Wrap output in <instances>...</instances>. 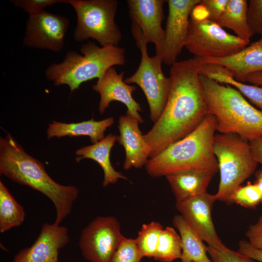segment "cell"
<instances>
[{"label": "cell", "instance_id": "cell-1", "mask_svg": "<svg viewBox=\"0 0 262 262\" xmlns=\"http://www.w3.org/2000/svg\"><path fill=\"white\" fill-rule=\"evenodd\" d=\"M195 58L177 61L170 69V88L164 109L143 137L150 158L193 131L209 114Z\"/></svg>", "mask_w": 262, "mask_h": 262}, {"label": "cell", "instance_id": "cell-2", "mask_svg": "<svg viewBox=\"0 0 262 262\" xmlns=\"http://www.w3.org/2000/svg\"><path fill=\"white\" fill-rule=\"evenodd\" d=\"M0 173L50 199L55 208L54 223L57 224L70 213L78 196L79 191L76 186L63 185L54 181L43 163L26 153L9 133L0 139Z\"/></svg>", "mask_w": 262, "mask_h": 262}, {"label": "cell", "instance_id": "cell-3", "mask_svg": "<svg viewBox=\"0 0 262 262\" xmlns=\"http://www.w3.org/2000/svg\"><path fill=\"white\" fill-rule=\"evenodd\" d=\"M216 131L215 117L209 114L193 131L148 159L145 165L147 174L157 178L194 169L215 174L218 170L213 149Z\"/></svg>", "mask_w": 262, "mask_h": 262}, {"label": "cell", "instance_id": "cell-4", "mask_svg": "<svg viewBox=\"0 0 262 262\" xmlns=\"http://www.w3.org/2000/svg\"><path fill=\"white\" fill-rule=\"evenodd\" d=\"M209 114L219 133L236 134L247 140L262 137V111L253 106L237 89L199 74Z\"/></svg>", "mask_w": 262, "mask_h": 262}, {"label": "cell", "instance_id": "cell-5", "mask_svg": "<svg viewBox=\"0 0 262 262\" xmlns=\"http://www.w3.org/2000/svg\"><path fill=\"white\" fill-rule=\"evenodd\" d=\"M82 55L71 51L64 61L52 64L46 71L47 79L55 85L66 84L70 91L78 89L83 82L99 79L110 67L125 64V50L118 46L99 47L88 42L80 49Z\"/></svg>", "mask_w": 262, "mask_h": 262}, {"label": "cell", "instance_id": "cell-6", "mask_svg": "<svg viewBox=\"0 0 262 262\" xmlns=\"http://www.w3.org/2000/svg\"><path fill=\"white\" fill-rule=\"evenodd\" d=\"M213 149L220 172L216 200L230 203L234 191L255 171L258 163L249 142L236 134H215Z\"/></svg>", "mask_w": 262, "mask_h": 262}, {"label": "cell", "instance_id": "cell-7", "mask_svg": "<svg viewBox=\"0 0 262 262\" xmlns=\"http://www.w3.org/2000/svg\"><path fill=\"white\" fill-rule=\"evenodd\" d=\"M75 9L77 23L74 38L77 42L89 38L101 47L118 46L121 32L115 22L118 1L116 0H66Z\"/></svg>", "mask_w": 262, "mask_h": 262}, {"label": "cell", "instance_id": "cell-8", "mask_svg": "<svg viewBox=\"0 0 262 262\" xmlns=\"http://www.w3.org/2000/svg\"><path fill=\"white\" fill-rule=\"evenodd\" d=\"M131 32L141 54L139 66L131 76L124 80L127 84H137L147 99L150 119L155 123L165 106L170 88V80L164 75L162 61L158 55L150 57L147 43L140 28L132 22Z\"/></svg>", "mask_w": 262, "mask_h": 262}, {"label": "cell", "instance_id": "cell-9", "mask_svg": "<svg viewBox=\"0 0 262 262\" xmlns=\"http://www.w3.org/2000/svg\"><path fill=\"white\" fill-rule=\"evenodd\" d=\"M248 45L232 35L216 22L190 14L185 47L195 57L218 59L236 53Z\"/></svg>", "mask_w": 262, "mask_h": 262}, {"label": "cell", "instance_id": "cell-10", "mask_svg": "<svg viewBox=\"0 0 262 262\" xmlns=\"http://www.w3.org/2000/svg\"><path fill=\"white\" fill-rule=\"evenodd\" d=\"M124 237L115 217L98 216L83 229L79 244L83 257L90 262H111Z\"/></svg>", "mask_w": 262, "mask_h": 262}, {"label": "cell", "instance_id": "cell-11", "mask_svg": "<svg viewBox=\"0 0 262 262\" xmlns=\"http://www.w3.org/2000/svg\"><path fill=\"white\" fill-rule=\"evenodd\" d=\"M201 0H168V14L164 38L159 51L156 52L162 62L172 66L185 46L189 20L193 8Z\"/></svg>", "mask_w": 262, "mask_h": 262}, {"label": "cell", "instance_id": "cell-12", "mask_svg": "<svg viewBox=\"0 0 262 262\" xmlns=\"http://www.w3.org/2000/svg\"><path fill=\"white\" fill-rule=\"evenodd\" d=\"M69 26L67 18L42 11L29 15L23 44L31 48L60 51Z\"/></svg>", "mask_w": 262, "mask_h": 262}, {"label": "cell", "instance_id": "cell-13", "mask_svg": "<svg viewBox=\"0 0 262 262\" xmlns=\"http://www.w3.org/2000/svg\"><path fill=\"white\" fill-rule=\"evenodd\" d=\"M214 195L206 192L186 200L176 202L180 215L209 246L221 247L222 242L215 231L211 212L216 201Z\"/></svg>", "mask_w": 262, "mask_h": 262}, {"label": "cell", "instance_id": "cell-14", "mask_svg": "<svg viewBox=\"0 0 262 262\" xmlns=\"http://www.w3.org/2000/svg\"><path fill=\"white\" fill-rule=\"evenodd\" d=\"M124 74L123 71L117 73L115 69L111 67L92 86V89L100 95L99 112L103 114L111 102L119 101L127 108L126 114L142 123L144 121L139 113L142 109L132 95L136 87L124 82Z\"/></svg>", "mask_w": 262, "mask_h": 262}, {"label": "cell", "instance_id": "cell-15", "mask_svg": "<svg viewBox=\"0 0 262 262\" xmlns=\"http://www.w3.org/2000/svg\"><path fill=\"white\" fill-rule=\"evenodd\" d=\"M66 227L45 223L33 244L20 251L12 262H57L60 250L69 242Z\"/></svg>", "mask_w": 262, "mask_h": 262}, {"label": "cell", "instance_id": "cell-16", "mask_svg": "<svg viewBox=\"0 0 262 262\" xmlns=\"http://www.w3.org/2000/svg\"><path fill=\"white\" fill-rule=\"evenodd\" d=\"M164 0H128L130 17L132 22L141 29L147 43L155 46L156 52L163 43L165 32L162 28L164 18L163 6Z\"/></svg>", "mask_w": 262, "mask_h": 262}, {"label": "cell", "instance_id": "cell-17", "mask_svg": "<svg viewBox=\"0 0 262 262\" xmlns=\"http://www.w3.org/2000/svg\"><path fill=\"white\" fill-rule=\"evenodd\" d=\"M138 120L126 114L120 116L118 129L120 134L117 141L125 151L123 168H139L145 165L150 158V149L144 138Z\"/></svg>", "mask_w": 262, "mask_h": 262}, {"label": "cell", "instance_id": "cell-18", "mask_svg": "<svg viewBox=\"0 0 262 262\" xmlns=\"http://www.w3.org/2000/svg\"><path fill=\"white\" fill-rule=\"evenodd\" d=\"M200 64H217L225 67L237 81L242 82L250 74L262 71V33L261 38L238 52L218 59L195 57Z\"/></svg>", "mask_w": 262, "mask_h": 262}, {"label": "cell", "instance_id": "cell-19", "mask_svg": "<svg viewBox=\"0 0 262 262\" xmlns=\"http://www.w3.org/2000/svg\"><path fill=\"white\" fill-rule=\"evenodd\" d=\"M214 174L207 171L189 169L165 176L176 202L181 201L207 192Z\"/></svg>", "mask_w": 262, "mask_h": 262}, {"label": "cell", "instance_id": "cell-20", "mask_svg": "<svg viewBox=\"0 0 262 262\" xmlns=\"http://www.w3.org/2000/svg\"><path fill=\"white\" fill-rule=\"evenodd\" d=\"M117 137L115 134H109L100 141L91 145L82 147L75 151L77 162L83 159H90L100 165L103 171L102 185L104 187L116 183L119 179L127 180L121 172L114 169L110 161V152L117 141Z\"/></svg>", "mask_w": 262, "mask_h": 262}, {"label": "cell", "instance_id": "cell-21", "mask_svg": "<svg viewBox=\"0 0 262 262\" xmlns=\"http://www.w3.org/2000/svg\"><path fill=\"white\" fill-rule=\"evenodd\" d=\"M114 123L113 117L99 121H96L92 118L87 121L71 123L53 121L48 125L47 138L88 136L91 142L95 144L104 138L105 131Z\"/></svg>", "mask_w": 262, "mask_h": 262}, {"label": "cell", "instance_id": "cell-22", "mask_svg": "<svg viewBox=\"0 0 262 262\" xmlns=\"http://www.w3.org/2000/svg\"><path fill=\"white\" fill-rule=\"evenodd\" d=\"M173 224L181 240V262H213L203 241L181 215L174 216Z\"/></svg>", "mask_w": 262, "mask_h": 262}, {"label": "cell", "instance_id": "cell-23", "mask_svg": "<svg viewBox=\"0 0 262 262\" xmlns=\"http://www.w3.org/2000/svg\"><path fill=\"white\" fill-rule=\"evenodd\" d=\"M199 74L220 83L230 85L262 111V86L246 84L236 80L225 67L217 64H201Z\"/></svg>", "mask_w": 262, "mask_h": 262}, {"label": "cell", "instance_id": "cell-24", "mask_svg": "<svg viewBox=\"0 0 262 262\" xmlns=\"http://www.w3.org/2000/svg\"><path fill=\"white\" fill-rule=\"evenodd\" d=\"M248 7L246 0H229L216 23L223 28L232 30L237 37L248 44L253 34L248 22Z\"/></svg>", "mask_w": 262, "mask_h": 262}, {"label": "cell", "instance_id": "cell-25", "mask_svg": "<svg viewBox=\"0 0 262 262\" xmlns=\"http://www.w3.org/2000/svg\"><path fill=\"white\" fill-rule=\"evenodd\" d=\"M25 213L23 207L13 196L3 182L0 181V231L18 227L23 222Z\"/></svg>", "mask_w": 262, "mask_h": 262}, {"label": "cell", "instance_id": "cell-26", "mask_svg": "<svg viewBox=\"0 0 262 262\" xmlns=\"http://www.w3.org/2000/svg\"><path fill=\"white\" fill-rule=\"evenodd\" d=\"M181 253L180 235L172 227L163 229L159 236L154 259L162 262H172L180 259Z\"/></svg>", "mask_w": 262, "mask_h": 262}, {"label": "cell", "instance_id": "cell-27", "mask_svg": "<svg viewBox=\"0 0 262 262\" xmlns=\"http://www.w3.org/2000/svg\"><path fill=\"white\" fill-rule=\"evenodd\" d=\"M163 229L160 223L155 221L142 225L135 240L143 258L155 257L159 236Z\"/></svg>", "mask_w": 262, "mask_h": 262}, {"label": "cell", "instance_id": "cell-28", "mask_svg": "<svg viewBox=\"0 0 262 262\" xmlns=\"http://www.w3.org/2000/svg\"><path fill=\"white\" fill-rule=\"evenodd\" d=\"M262 195L254 183L250 182L244 186L240 185L233 193L230 203H235L246 208H254L262 203Z\"/></svg>", "mask_w": 262, "mask_h": 262}, {"label": "cell", "instance_id": "cell-29", "mask_svg": "<svg viewBox=\"0 0 262 262\" xmlns=\"http://www.w3.org/2000/svg\"><path fill=\"white\" fill-rule=\"evenodd\" d=\"M142 258L135 239L124 237L115 250L111 262H140Z\"/></svg>", "mask_w": 262, "mask_h": 262}, {"label": "cell", "instance_id": "cell-30", "mask_svg": "<svg viewBox=\"0 0 262 262\" xmlns=\"http://www.w3.org/2000/svg\"><path fill=\"white\" fill-rule=\"evenodd\" d=\"M207 251L213 262H255L247 256L227 247L207 246Z\"/></svg>", "mask_w": 262, "mask_h": 262}, {"label": "cell", "instance_id": "cell-31", "mask_svg": "<svg viewBox=\"0 0 262 262\" xmlns=\"http://www.w3.org/2000/svg\"><path fill=\"white\" fill-rule=\"evenodd\" d=\"M248 22L252 34L262 33V0H250Z\"/></svg>", "mask_w": 262, "mask_h": 262}, {"label": "cell", "instance_id": "cell-32", "mask_svg": "<svg viewBox=\"0 0 262 262\" xmlns=\"http://www.w3.org/2000/svg\"><path fill=\"white\" fill-rule=\"evenodd\" d=\"M10 2L15 6L22 8L29 15H32L44 11L48 6L59 3H66V0H12Z\"/></svg>", "mask_w": 262, "mask_h": 262}, {"label": "cell", "instance_id": "cell-33", "mask_svg": "<svg viewBox=\"0 0 262 262\" xmlns=\"http://www.w3.org/2000/svg\"><path fill=\"white\" fill-rule=\"evenodd\" d=\"M229 0H201L199 4L206 10L207 19L217 22L224 12Z\"/></svg>", "mask_w": 262, "mask_h": 262}, {"label": "cell", "instance_id": "cell-34", "mask_svg": "<svg viewBox=\"0 0 262 262\" xmlns=\"http://www.w3.org/2000/svg\"><path fill=\"white\" fill-rule=\"evenodd\" d=\"M246 236L252 246L262 250V215L256 223L249 227Z\"/></svg>", "mask_w": 262, "mask_h": 262}, {"label": "cell", "instance_id": "cell-35", "mask_svg": "<svg viewBox=\"0 0 262 262\" xmlns=\"http://www.w3.org/2000/svg\"><path fill=\"white\" fill-rule=\"evenodd\" d=\"M238 251L254 260L262 262V250L254 246L248 241H240Z\"/></svg>", "mask_w": 262, "mask_h": 262}, {"label": "cell", "instance_id": "cell-36", "mask_svg": "<svg viewBox=\"0 0 262 262\" xmlns=\"http://www.w3.org/2000/svg\"><path fill=\"white\" fill-rule=\"evenodd\" d=\"M249 142L255 159L262 165V137Z\"/></svg>", "mask_w": 262, "mask_h": 262}, {"label": "cell", "instance_id": "cell-37", "mask_svg": "<svg viewBox=\"0 0 262 262\" xmlns=\"http://www.w3.org/2000/svg\"><path fill=\"white\" fill-rule=\"evenodd\" d=\"M247 82L251 84L262 86V71L249 74L243 80L242 82Z\"/></svg>", "mask_w": 262, "mask_h": 262}, {"label": "cell", "instance_id": "cell-38", "mask_svg": "<svg viewBox=\"0 0 262 262\" xmlns=\"http://www.w3.org/2000/svg\"><path fill=\"white\" fill-rule=\"evenodd\" d=\"M255 180L254 183L258 186L262 195V168L255 172Z\"/></svg>", "mask_w": 262, "mask_h": 262}, {"label": "cell", "instance_id": "cell-39", "mask_svg": "<svg viewBox=\"0 0 262 262\" xmlns=\"http://www.w3.org/2000/svg\"><path fill=\"white\" fill-rule=\"evenodd\" d=\"M57 262H59L58 261Z\"/></svg>", "mask_w": 262, "mask_h": 262}]
</instances>
